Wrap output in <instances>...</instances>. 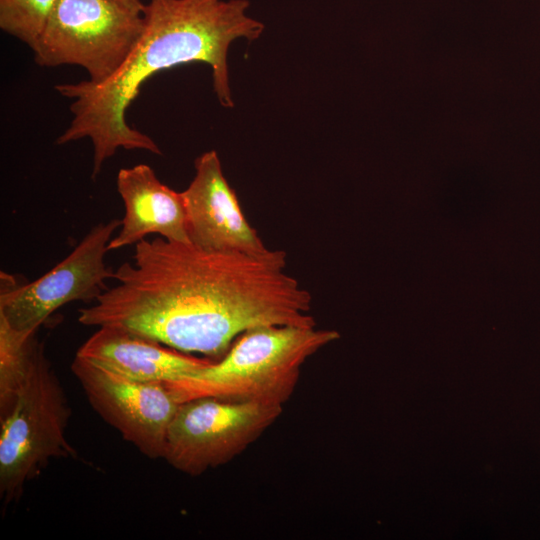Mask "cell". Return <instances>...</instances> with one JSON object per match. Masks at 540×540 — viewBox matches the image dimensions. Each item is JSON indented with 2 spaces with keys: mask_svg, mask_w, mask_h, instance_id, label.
Returning <instances> with one entry per match:
<instances>
[{
  "mask_svg": "<svg viewBox=\"0 0 540 540\" xmlns=\"http://www.w3.org/2000/svg\"><path fill=\"white\" fill-rule=\"evenodd\" d=\"M287 254L208 250L161 236L136 243L117 284L78 310L84 326L125 328L185 353L222 358L243 332L315 326L312 297L286 271Z\"/></svg>",
  "mask_w": 540,
  "mask_h": 540,
  "instance_id": "obj_1",
  "label": "cell"
},
{
  "mask_svg": "<svg viewBox=\"0 0 540 540\" xmlns=\"http://www.w3.org/2000/svg\"><path fill=\"white\" fill-rule=\"evenodd\" d=\"M248 8L247 0H148L142 35L112 77L100 84L84 80L55 85L72 100L73 115L56 143L88 138L93 145L92 178L119 148L161 155L151 137L128 124L126 111L148 78L192 62L210 66L220 104L232 108L229 47L240 38L255 40L264 30L263 23L247 15Z\"/></svg>",
  "mask_w": 540,
  "mask_h": 540,
  "instance_id": "obj_2",
  "label": "cell"
},
{
  "mask_svg": "<svg viewBox=\"0 0 540 540\" xmlns=\"http://www.w3.org/2000/svg\"><path fill=\"white\" fill-rule=\"evenodd\" d=\"M339 338V332L316 326L252 328L239 335L219 360L164 384L180 403L213 397L283 407L305 361Z\"/></svg>",
  "mask_w": 540,
  "mask_h": 540,
  "instance_id": "obj_3",
  "label": "cell"
},
{
  "mask_svg": "<svg viewBox=\"0 0 540 540\" xmlns=\"http://www.w3.org/2000/svg\"><path fill=\"white\" fill-rule=\"evenodd\" d=\"M71 416L63 387L41 343L9 412L0 418V496L19 499L56 458H76L66 437Z\"/></svg>",
  "mask_w": 540,
  "mask_h": 540,
  "instance_id": "obj_4",
  "label": "cell"
},
{
  "mask_svg": "<svg viewBox=\"0 0 540 540\" xmlns=\"http://www.w3.org/2000/svg\"><path fill=\"white\" fill-rule=\"evenodd\" d=\"M144 29L142 13L114 0H58L32 48L42 67L77 65L89 81L112 77L136 46Z\"/></svg>",
  "mask_w": 540,
  "mask_h": 540,
  "instance_id": "obj_5",
  "label": "cell"
},
{
  "mask_svg": "<svg viewBox=\"0 0 540 540\" xmlns=\"http://www.w3.org/2000/svg\"><path fill=\"white\" fill-rule=\"evenodd\" d=\"M283 407L201 397L181 402L168 427L163 459L198 476L224 465L255 442Z\"/></svg>",
  "mask_w": 540,
  "mask_h": 540,
  "instance_id": "obj_6",
  "label": "cell"
},
{
  "mask_svg": "<svg viewBox=\"0 0 540 540\" xmlns=\"http://www.w3.org/2000/svg\"><path fill=\"white\" fill-rule=\"evenodd\" d=\"M121 220L99 222L57 265L38 279L21 284L0 273V316L18 331H35L63 305L95 301L105 290L114 270L105 264L113 233Z\"/></svg>",
  "mask_w": 540,
  "mask_h": 540,
  "instance_id": "obj_7",
  "label": "cell"
},
{
  "mask_svg": "<svg viewBox=\"0 0 540 540\" xmlns=\"http://www.w3.org/2000/svg\"><path fill=\"white\" fill-rule=\"evenodd\" d=\"M71 370L93 409L125 441L148 458H163L180 405L164 383L133 380L76 355Z\"/></svg>",
  "mask_w": 540,
  "mask_h": 540,
  "instance_id": "obj_8",
  "label": "cell"
},
{
  "mask_svg": "<svg viewBox=\"0 0 540 540\" xmlns=\"http://www.w3.org/2000/svg\"><path fill=\"white\" fill-rule=\"evenodd\" d=\"M190 242L208 250L261 254L268 250L245 218L216 151L195 160V176L181 192Z\"/></svg>",
  "mask_w": 540,
  "mask_h": 540,
  "instance_id": "obj_9",
  "label": "cell"
},
{
  "mask_svg": "<svg viewBox=\"0 0 540 540\" xmlns=\"http://www.w3.org/2000/svg\"><path fill=\"white\" fill-rule=\"evenodd\" d=\"M76 356L133 380L162 383L188 377L212 362L117 326L99 327Z\"/></svg>",
  "mask_w": 540,
  "mask_h": 540,
  "instance_id": "obj_10",
  "label": "cell"
},
{
  "mask_svg": "<svg viewBox=\"0 0 540 540\" xmlns=\"http://www.w3.org/2000/svg\"><path fill=\"white\" fill-rule=\"evenodd\" d=\"M116 187L125 212L120 231L108 244L109 251L136 244L149 234L191 243L181 192L162 183L150 166L120 169Z\"/></svg>",
  "mask_w": 540,
  "mask_h": 540,
  "instance_id": "obj_11",
  "label": "cell"
},
{
  "mask_svg": "<svg viewBox=\"0 0 540 540\" xmlns=\"http://www.w3.org/2000/svg\"><path fill=\"white\" fill-rule=\"evenodd\" d=\"M37 331H18L0 316V418L11 409L42 343Z\"/></svg>",
  "mask_w": 540,
  "mask_h": 540,
  "instance_id": "obj_12",
  "label": "cell"
},
{
  "mask_svg": "<svg viewBox=\"0 0 540 540\" xmlns=\"http://www.w3.org/2000/svg\"><path fill=\"white\" fill-rule=\"evenodd\" d=\"M58 0H0V28L31 49L41 37Z\"/></svg>",
  "mask_w": 540,
  "mask_h": 540,
  "instance_id": "obj_13",
  "label": "cell"
},
{
  "mask_svg": "<svg viewBox=\"0 0 540 540\" xmlns=\"http://www.w3.org/2000/svg\"><path fill=\"white\" fill-rule=\"evenodd\" d=\"M114 1H116L117 3L121 4L122 6L136 13H143V10L145 8V4L142 3L141 0H114Z\"/></svg>",
  "mask_w": 540,
  "mask_h": 540,
  "instance_id": "obj_14",
  "label": "cell"
}]
</instances>
